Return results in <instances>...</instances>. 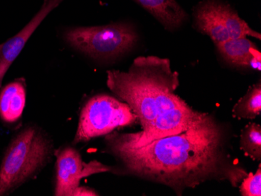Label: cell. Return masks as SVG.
<instances>
[{"mask_svg":"<svg viewBox=\"0 0 261 196\" xmlns=\"http://www.w3.org/2000/svg\"><path fill=\"white\" fill-rule=\"evenodd\" d=\"M105 143L106 152L112 154L120 165L113 173L163 184L177 195L213 180H228L236 187L247 175L230 160L224 130L206 113L186 131L144 146H127L108 136Z\"/></svg>","mask_w":261,"mask_h":196,"instance_id":"6da1fadb","label":"cell"},{"mask_svg":"<svg viewBox=\"0 0 261 196\" xmlns=\"http://www.w3.org/2000/svg\"><path fill=\"white\" fill-rule=\"evenodd\" d=\"M178 76L169 60L154 55L138 57L127 71H108L107 86L130 106L142 131L107 136L127 146H142L186 131L203 113L177 96Z\"/></svg>","mask_w":261,"mask_h":196,"instance_id":"7a4b0ae2","label":"cell"},{"mask_svg":"<svg viewBox=\"0 0 261 196\" xmlns=\"http://www.w3.org/2000/svg\"><path fill=\"white\" fill-rule=\"evenodd\" d=\"M53 144L42 130L28 126L10 142L0 165V196L8 195L42 170L52 156Z\"/></svg>","mask_w":261,"mask_h":196,"instance_id":"3957f363","label":"cell"},{"mask_svg":"<svg viewBox=\"0 0 261 196\" xmlns=\"http://www.w3.org/2000/svg\"><path fill=\"white\" fill-rule=\"evenodd\" d=\"M65 39L70 46L96 59H113L134 47L139 36L126 24L70 29Z\"/></svg>","mask_w":261,"mask_h":196,"instance_id":"277c9868","label":"cell"},{"mask_svg":"<svg viewBox=\"0 0 261 196\" xmlns=\"http://www.w3.org/2000/svg\"><path fill=\"white\" fill-rule=\"evenodd\" d=\"M137 120L125 102L108 95H98L91 98L82 109L73 143L111 134L116 128L133 125Z\"/></svg>","mask_w":261,"mask_h":196,"instance_id":"5b68a950","label":"cell"},{"mask_svg":"<svg viewBox=\"0 0 261 196\" xmlns=\"http://www.w3.org/2000/svg\"><path fill=\"white\" fill-rule=\"evenodd\" d=\"M195 26L211 38L218 45L230 39L250 37L260 40L261 35L249 24L228 4L218 0H206L195 9Z\"/></svg>","mask_w":261,"mask_h":196,"instance_id":"8992f818","label":"cell"},{"mask_svg":"<svg viewBox=\"0 0 261 196\" xmlns=\"http://www.w3.org/2000/svg\"><path fill=\"white\" fill-rule=\"evenodd\" d=\"M114 168L96 160L85 163L74 148H64L57 153L55 195L72 196L82 178L99 173H113Z\"/></svg>","mask_w":261,"mask_h":196,"instance_id":"52a82bcc","label":"cell"},{"mask_svg":"<svg viewBox=\"0 0 261 196\" xmlns=\"http://www.w3.org/2000/svg\"><path fill=\"white\" fill-rule=\"evenodd\" d=\"M63 1L64 0H44L43 5L29 24L14 37L0 44V88L2 86L4 76L25 46L29 38L46 16Z\"/></svg>","mask_w":261,"mask_h":196,"instance_id":"ba28073f","label":"cell"},{"mask_svg":"<svg viewBox=\"0 0 261 196\" xmlns=\"http://www.w3.org/2000/svg\"><path fill=\"white\" fill-rule=\"evenodd\" d=\"M26 105V86L23 79H17L0 90V119L13 124L21 119Z\"/></svg>","mask_w":261,"mask_h":196,"instance_id":"9c48e42d","label":"cell"},{"mask_svg":"<svg viewBox=\"0 0 261 196\" xmlns=\"http://www.w3.org/2000/svg\"><path fill=\"white\" fill-rule=\"evenodd\" d=\"M150 13L168 30L181 27L189 18L182 7L175 0H134Z\"/></svg>","mask_w":261,"mask_h":196,"instance_id":"30bf717a","label":"cell"},{"mask_svg":"<svg viewBox=\"0 0 261 196\" xmlns=\"http://www.w3.org/2000/svg\"><path fill=\"white\" fill-rule=\"evenodd\" d=\"M216 46L224 61L237 67L250 68L252 60L261 55L255 43L246 37L230 39Z\"/></svg>","mask_w":261,"mask_h":196,"instance_id":"8fae6325","label":"cell"},{"mask_svg":"<svg viewBox=\"0 0 261 196\" xmlns=\"http://www.w3.org/2000/svg\"><path fill=\"white\" fill-rule=\"evenodd\" d=\"M261 113L260 82L250 88L246 94L236 102L232 109L234 118L253 120Z\"/></svg>","mask_w":261,"mask_h":196,"instance_id":"7c38bea8","label":"cell"},{"mask_svg":"<svg viewBox=\"0 0 261 196\" xmlns=\"http://www.w3.org/2000/svg\"><path fill=\"white\" fill-rule=\"evenodd\" d=\"M240 148L246 156L253 160L261 159V127L256 123H250L242 131Z\"/></svg>","mask_w":261,"mask_h":196,"instance_id":"4fadbf2b","label":"cell"},{"mask_svg":"<svg viewBox=\"0 0 261 196\" xmlns=\"http://www.w3.org/2000/svg\"><path fill=\"white\" fill-rule=\"evenodd\" d=\"M240 185V193L243 196L261 195V169L259 165L257 171L246 175Z\"/></svg>","mask_w":261,"mask_h":196,"instance_id":"5bb4252c","label":"cell"},{"mask_svg":"<svg viewBox=\"0 0 261 196\" xmlns=\"http://www.w3.org/2000/svg\"><path fill=\"white\" fill-rule=\"evenodd\" d=\"M99 195L97 192L95 190L92 188H88L85 186H79L74 192H73L72 196H96Z\"/></svg>","mask_w":261,"mask_h":196,"instance_id":"9a60e30c","label":"cell"}]
</instances>
